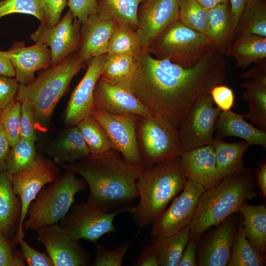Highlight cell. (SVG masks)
Instances as JSON below:
<instances>
[{
  "label": "cell",
  "instance_id": "603a6c76",
  "mask_svg": "<svg viewBox=\"0 0 266 266\" xmlns=\"http://www.w3.org/2000/svg\"><path fill=\"white\" fill-rule=\"evenodd\" d=\"M244 117V115L231 110L221 111L216 121L214 138L237 137L249 146L260 145L266 150V131L256 128L247 122Z\"/></svg>",
  "mask_w": 266,
  "mask_h": 266
},
{
  "label": "cell",
  "instance_id": "5bb4252c",
  "mask_svg": "<svg viewBox=\"0 0 266 266\" xmlns=\"http://www.w3.org/2000/svg\"><path fill=\"white\" fill-rule=\"evenodd\" d=\"M92 115L104 129L112 149L121 153L125 162L144 166L136 138L138 115H113L93 110Z\"/></svg>",
  "mask_w": 266,
  "mask_h": 266
},
{
  "label": "cell",
  "instance_id": "836d02e7",
  "mask_svg": "<svg viewBox=\"0 0 266 266\" xmlns=\"http://www.w3.org/2000/svg\"><path fill=\"white\" fill-rule=\"evenodd\" d=\"M266 37V4L264 0H249L239 18L235 32Z\"/></svg>",
  "mask_w": 266,
  "mask_h": 266
},
{
  "label": "cell",
  "instance_id": "7a4b0ae2",
  "mask_svg": "<svg viewBox=\"0 0 266 266\" xmlns=\"http://www.w3.org/2000/svg\"><path fill=\"white\" fill-rule=\"evenodd\" d=\"M115 151L58 165L80 175L89 186L87 202L105 212L124 208L138 197L136 181L145 168L125 162Z\"/></svg>",
  "mask_w": 266,
  "mask_h": 266
},
{
  "label": "cell",
  "instance_id": "74e56055",
  "mask_svg": "<svg viewBox=\"0 0 266 266\" xmlns=\"http://www.w3.org/2000/svg\"><path fill=\"white\" fill-rule=\"evenodd\" d=\"M38 154L34 142L20 138L11 146L6 163V171L16 174L32 167L36 163Z\"/></svg>",
  "mask_w": 266,
  "mask_h": 266
},
{
  "label": "cell",
  "instance_id": "ffe728a7",
  "mask_svg": "<svg viewBox=\"0 0 266 266\" xmlns=\"http://www.w3.org/2000/svg\"><path fill=\"white\" fill-rule=\"evenodd\" d=\"M22 43H14L4 53L12 64L17 81L20 84H29L36 78V71L51 66V52L44 44L35 43L25 46Z\"/></svg>",
  "mask_w": 266,
  "mask_h": 266
},
{
  "label": "cell",
  "instance_id": "7dc6e473",
  "mask_svg": "<svg viewBox=\"0 0 266 266\" xmlns=\"http://www.w3.org/2000/svg\"><path fill=\"white\" fill-rule=\"evenodd\" d=\"M43 11L45 23L49 26L57 24L67 5V0H39Z\"/></svg>",
  "mask_w": 266,
  "mask_h": 266
},
{
  "label": "cell",
  "instance_id": "8992f818",
  "mask_svg": "<svg viewBox=\"0 0 266 266\" xmlns=\"http://www.w3.org/2000/svg\"><path fill=\"white\" fill-rule=\"evenodd\" d=\"M87 185L85 181L77 178L73 171L66 170L60 175L51 185L43 187L30 204L24 229L37 231L59 223L70 209L75 195L85 190Z\"/></svg>",
  "mask_w": 266,
  "mask_h": 266
},
{
  "label": "cell",
  "instance_id": "d6986e66",
  "mask_svg": "<svg viewBox=\"0 0 266 266\" xmlns=\"http://www.w3.org/2000/svg\"><path fill=\"white\" fill-rule=\"evenodd\" d=\"M231 216L216 226L198 248L197 247V266H227L236 232L234 221Z\"/></svg>",
  "mask_w": 266,
  "mask_h": 266
},
{
  "label": "cell",
  "instance_id": "f35d334b",
  "mask_svg": "<svg viewBox=\"0 0 266 266\" xmlns=\"http://www.w3.org/2000/svg\"><path fill=\"white\" fill-rule=\"evenodd\" d=\"M208 9L196 0H179L178 20L189 28L206 35Z\"/></svg>",
  "mask_w": 266,
  "mask_h": 266
},
{
  "label": "cell",
  "instance_id": "6f0895ef",
  "mask_svg": "<svg viewBox=\"0 0 266 266\" xmlns=\"http://www.w3.org/2000/svg\"><path fill=\"white\" fill-rule=\"evenodd\" d=\"M248 0H229L231 3V10L234 18L236 28L241 14Z\"/></svg>",
  "mask_w": 266,
  "mask_h": 266
},
{
  "label": "cell",
  "instance_id": "ac0fdd59",
  "mask_svg": "<svg viewBox=\"0 0 266 266\" xmlns=\"http://www.w3.org/2000/svg\"><path fill=\"white\" fill-rule=\"evenodd\" d=\"M94 110L113 115L153 114L130 88L111 84L100 77L94 92Z\"/></svg>",
  "mask_w": 266,
  "mask_h": 266
},
{
  "label": "cell",
  "instance_id": "e0dca14e",
  "mask_svg": "<svg viewBox=\"0 0 266 266\" xmlns=\"http://www.w3.org/2000/svg\"><path fill=\"white\" fill-rule=\"evenodd\" d=\"M106 56L104 53L88 62L86 72L72 92L66 108L64 118L68 126H75L92 115L94 90Z\"/></svg>",
  "mask_w": 266,
  "mask_h": 266
},
{
  "label": "cell",
  "instance_id": "680465c9",
  "mask_svg": "<svg viewBox=\"0 0 266 266\" xmlns=\"http://www.w3.org/2000/svg\"><path fill=\"white\" fill-rule=\"evenodd\" d=\"M201 5L207 9L214 7L217 3L215 0H196Z\"/></svg>",
  "mask_w": 266,
  "mask_h": 266
},
{
  "label": "cell",
  "instance_id": "30bf717a",
  "mask_svg": "<svg viewBox=\"0 0 266 266\" xmlns=\"http://www.w3.org/2000/svg\"><path fill=\"white\" fill-rule=\"evenodd\" d=\"M221 112L214 106L209 92L198 98L178 129L180 141L185 151L213 144L216 123Z\"/></svg>",
  "mask_w": 266,
  "mask_h": 266
},
{
  "label": "cell",
  "instance_id": "bcb514c9",
  "mask_svg": "<svg viewBox=\"0 0 266 266\" xmlns=\"http://www.w3.org/2000/svg\"><path fill=\"white\" fill-rule=\"evenodd\" d=\"M20 250L29 266H54V264L46 252H39L29 245L24 238L18 243Z\"/></svg>",
  "mask_w": 266,
  "mask_h": 266
},
{
  "label": "cell",
  "instance_id": "ee69618b",
  "mask_svg": "<svg viewBox=\"0 0 266 266\" xmlns=\"http://www.w3.org/2000/svg\"><path fill=\"white\" fill-rule=\"evenodd\" d=\"M37 124L33 108L27 100L21 102L20 138L35 142L37 140L35 125Z\"/></svg>",
  "mask_w": 266,
  "mask_h": 266
},
{
  "label": "cell",
  "instance_id": "9c48e42d",
  "mask_svg": "<svg viewBox=\"0 0 266 266\" xmlns=\"http://www.w3.org/2000/svg\"><path fill=\"white\" fill-rule=\"evenodd\" d=\"M134 210V206H127L105 212L87 201L72 205L59 225L74 240L82 239L96 244L104 234L116 231L113 222L116 215L126 211L133 213Z\"/></svg>",
  "mask_w": 266,
  "mask_h": 266
},
{
  "label": "cell",
  "instance_id": "b9f144b4",
  "mask_svg": "<svg viewBox=\"0 0 266 266\" xmlns=\"http://www.w3.org/2000/svg\"><path fill=\"white\" fill-rule=\"evenodd\" d=\"M133 240L124 243L113 250L97 245L92 265L94 266H121L129 246Z\"/></svg>",
  "mask_w": 266,
  "mask_h": 266
},
{
  "label": "cell",
  "instance_id": "277c9868",
  "mask_svg": "<svg viewBox=\"0 0 266 266\" xmlns=\"http://www.w3.org/2000/svg\"><path fill=\"white\" fill-rule=\"evenodd\" d=\"M187 179L180 158L145 167L136 181L139 200L133 214L137 226L151 224L183 190Z\"/></svg>",
  "mask_w": 266,
  "mask_h": 266
},
{
  "label": "cell",
  "instance_id": "db71d44e",
  "mask_svg": "<svg viewBox=\"0 0 266 266\" xmlns=\"http://www.w3.org/2000/svg\"><path fill=\"white\" fill-rule=\"evenodd\" d=\"M10 147L7 136L0 123V173L6 171V160Z\"/></svg>",
  "mask_w": 266,
  "mask_h": 266
},
{
  "label": "cell",
  "instance_id": "91938a15",
  "mask_svg": "<svg viewBox=\"0 0 266 266\" xmlns=\"http://www.w3.org/2000/svg\"><path fill=\"white\" fill-rule=\"evenodd\" d=\"M217 3H228L229 0H215Z\"/></svg>",
  "mask_w": 266,
  "mask_h": 266
},
{
  "label": "cell",
  "instance_id": "4fadbf2b",
  "mask_svg": "<svg viewBox=\"0 0 266 266\" xmlns=\"http://www.w3.org/2000/svg\"><path fill=\"white\" fill-rule=\"evenodd\" d=\"M82 23L68 10L54 25L40 24L31 35L35 43L50 47L51 66L58 64L71 54L77 52L80 43Z\"/></svg>",
  "mask_w": 266,
  "mask_h": 266
},
{
  "label": "cell",
  "instance_id": "484cf974",
  "mask_svg": "<svg viewBox=\"0 0 266 266\" xmlns=\"http://www.w3.org/2000/svg\"><path fill=\"white\" fill-rule=\"evenodd\" d=\"M208 14L206 35L216 49L228 55L236 29L231 7L228 3H218L208 10Z\"/></svg>",
  "mask_w": 266,
  "mask_h": 266
},
{
  "label": "cell",
  "instance_id": "d4e9b609",
  "mask_svg": "<svg viewBox=\"0 0 266 266\" xmlns=\"http://www.w3.org/2000/svg\"><path fill=\"white\" fill-rule=\"evenodd\" d=\"M21 201L12 188V175L6 171L0 173V233L11 239L19 226Z\"/></svg>",
  "mask_w": 266,
  "mask_h": 266
},
{
  "label": "cell",
  "instance_id": "f546056e",
  "mask_svg": "<svg viewBox=\"0 0 266 266\" xmlns=\"http://www.w3.org/2000/svg\"><path fill=\"white\" fill-rule=\"evenodd\" d=\"M218 169L223 177L242 170L243 158L249 144L244 140L228 143L214 138L213 142Z\"/></svg>",
  "mask_w": 266,
  "mask_h": 266
},
{
  "label": "cell",
  "instance_id": "2e32d148",
  "mask_svg": "<svg viewBox=\"0 0 266 266\" xmlns=\"http://www.w3.org/2000/svg\"><path fill=\"white\" fill-rule=\"evenodd\" d=\"M179 0H145L137 11L136 31L146 51L166 28L178 20Z\"/></svg>",
  "mask_w": 266,
  "mask_h": 266
},
{
  "label": "cell",
  "instance_id": "8d00e7d4",
  "mask_svg": "<svg viewBox=\"0 0 266 266\" xmlns=\"http://www.w3.org/2000/svg\"><path fill=\"white\" fill-rule=\"evenodd\" d=\"M76 126L86 141L91 155H102L114 150L104 129L92 115Z\"/></svg>",
  "mask_w": 266,
  "mask_h": 266
},
{
  "label": "cell",
  "instance_id": "3957f363",
  "mask_svg": "<svg viewBox=\"0 0 266 266\" xmlns=\"http://www.w3.org/2000/svg\"><path fill=\"white\" fill-rule=\"evenodd\" d=\"M254 177L249 168L223 178L218 185L200 196L189 225L190 239L198 242L208 229L216 226L239 211L246 200L257 197Z\"/></svg>",
  "mask_w": 266,
  "mask_h": 266
},
{
  "label": "cell",
  "instance_id": "7402d4cb",
  "mask_svg": "<svg viewBox=\"0 0 266 266\" xmlns=\"http://www.w3.org/2000/svg\"><path fill=\"white\" fill-rule=\"evenodd\" d=\"M117 23L113 20L102 19L97 14L82 23L77 53L86 65L94 57L107 53L108 42Z\"/></svg>",
  "mask_w": 266,
  "mask_h": 266
},
{
  "label": "cell",
  "instance_id": "83f0119b",
  "mask_svg": "<svg viewBox=\"0 0 266 266\" xmlns=\"http://www.w3.org/2000/svg\"><path fill=\"white\" fill-rule=\"evenodd\" d=\"M228 55L233 57L236 67L244 68L266 58V37L240 34L232 43Z\"/></svg>",
  "mask_w": 266,
  "mask_h": 266
},
{
  "label": "cell",
  "instance_id": "9f6ffc18",
  "mask_svg": "<svg viewBox=\"0 0 266 266\" xmlns=\"http://www.w3.org/2000/svg\"><path fill=\"white\" fill-rule=\"evenodd\" d=\"M0 76L15 77L12 64L4 51H0Z\"/></svg>",
  "mask_w": 266,
  "mask_h": 266
},
{
  "label": "cell",
  "instance_id": "681fc988",
  "mask_svg": "<svg viewBox=\"0 0 266 266\" xmlns=\"http://www.w3.org/2000/svg\"><path fill=\"white\" fill-rule=\"evenodd\" d=\"M19 85L15 77L0 76V112L16 100Z\"/></svg>",
  "mask_w": 266,
  "mask_h": 266
},
{
  "label": "cell",
  "instance_id": "8fae6325",
  "mask_svg": "<svg viewBox=\"0 0 266 266\" xmlns=\"http://www.w3.org/2000/svg\"><path fill=\"white\" fill-rule=\"evenodd\" d=\"M56 163L40 154L36 163L30 168L12 175V188L21 200L22 211L18 231L13 239L15 244L25 236L23 223L31 202L41 189L48 183L54 182L60 175Z\"/></svg>",
  "mask_w": 266,
  "mask_h": 266
},
{
  "label": "cell",
  "instance_id": "7c38bea8",
  "mask_svg": "<svg viewBox=\"0 0 266 266\" xmlns=\"http://www.w3.org/2000/svg\"><path fill=\"white\" fill-rule=\"evenodd\" d=\"M181 193L173 199L170 206L151 223L153 237L161 238L176 233L189 226L204 188L188 179Z\"/></svg>",
  "mask_w": 266,
  "mask_h": 266
},
{
  "label": "cell",
  "instance_id": "52a82bcc",
  "mask_svg": "<svg viewBox=\"0 0 266 266\" xmlns=\"http://www.w3.org/2000/svg\"><path fill=\"white\" fill-rule=\"evenodd\" d=\"M213 48L205 34L195 31L177 20L151 43L146 52L158 60H167L189 67L195 65Z\"/></svg>",
  "mask_w": 266,
  "mask_h": 266
},
{
  "label": "cell",
  "instance_id": "4316f807",
  "mask_svg": "<svg viewBox=\"0 0 266 266\" xmlns=\"http://www.w3.org/2000/svg\"><path fill=\"white\" fill-rule=\"evenodd\" d=\"M238 212L241 213L243 233L252 246L262 255L266 252V208L243 202Z\"/></svg>",
  "mask_w": 266,
  "mask_h": 266
},
{
  "label": "cell",
  "instance_id": "d6a6232c",
  "mask_svg": "<svg viewBox=\"0 0 266 266\" xmlns=\"http://www.w3.org/2000/svg\"><path fill=\"white\" fill-rule=\"evenodd\" d=\"M241 86L245 89L242 98L249 106L244 117L266 131V82L249 80Z\"/></svg>",
  "mask_w": 266,
  "mask_h": 266
},
{
  "label": "cell",
  "instance_id": "9a60e30c",
  "mask_svg": "<svg viewBox=\"0 0 266 266\" xmlns=\"http://www.w3.org/2000/svg\"><path fill=\"white\" fill-rule=\"evenodd\" d=\"M37 232V240L44 246L54 266H87L89 253L72 239L59 224L43 227Z\"/></svg>",
  "mask_w": 266,
  "mask_h": 266
},
{
  "label": "cell",
  "instance_id": "cb8c5ba5",
  "mask_svg": "<svg viewBox=\"0 0 266 266\" xmlns=\"http://www.w3.org/2000/svg\"><path fill=\"white\" fill-rule=\"evenodd\" d=\"M47 152L58 165L72 163L90 155L86 141L76 125L63 130L51 143Z\"/></svg>",
  "mask_w": 266,
  "mask_h": 266
},
{
  "label": "cell",
  "instance_id": "44dd1931",
  "mask_svg": "<svg viewBox=\"0 0 266 266\" xmlns=\"http://www.w3.org/2000/svg\"><path fill=\"white\" fill-rule=\"evenodd\" d=\"M180 162L187 178L205 190L218 185L223 179L217 168L213 144L185 151Z\"/></svg>",
  "mask_w": 266,
  "mask_h": 266
},
{
  "label": "cell",
  "instance_id": "ab89813d",
  "mask_svg": "<svg viewBox=\"0 0 266 266\" xmlns=\"http://www.w3.org/2000/svg\"><path fill=\"white\" fill-rule=\"evenodd\" d=\"M21 108V102L15 100L0 112V123L10 146L20 138Z\"/></svg>",
  "mask_w": 266,
  "mask_h": 266
},
{
  "label": "cell",
  "instance_id": "7bdbcfd3",
  "mask_svg": "<svg viewBox=\"0 0 266 266\" xmlns=\"http://www.w3.org/2000/svg\"><path fill=\"white\" fill-rule=\"evenodd\" d=\"M13 240L0 233V266H25L27 265L21 250L15 248Z\"/></svg>",
  "mask_w": 266,
  "mask_h": 266
},
{
  "label": "cell",
  "instance_id": "11a10c76",
  "mask_svg": "<svg viewBox=\"0 0 266 266\" xmlns=\"http://www.w3.org/2000/svg\"><path fill=\"white\" fill-rule=\"evenodd\" d=\"M256 181L263 198L266 197V162L263 161L256 172Z\"/></svg>",
  "mask_w": 266,
  "mask_h": 266
},
{
  "label": "cell",
  "instance_id": "6da1fadb",
  "mask_svg": "<svg viewBox=\"0 0 266 266\" xmlns=\"http://www.w3.org/2000/svg\"><path fill=\"white\" fill-rule=\"evenodd\" d=\"M223 55L214 47L194 66L184 67L143 52L136 56L137 66L130 88L152 114L178 129L200 95L224 83Z\"/></svg>",
  "mask_w": 266,
  "mask_h": 266
},
{
  "label": "cell",
  "instance_id": "4dcf8cb0",
  "mask_svg": "<svg viewBox=\"0 0 266 266\" xmlns=\"http://www.w3.org/2000/svg\"><path fill=\"white\" fill-rule=\"evenodd\" d=\"M145 0H97V14L105 20H115L136 31L137 11Z\"/></svg>",
  "mask_w": 266,
  "mask_h": 266
},
{
  "label": "cell",
  "instance_id": "816d5d0a",
  "mask_svg": "<svg viewBox=\"0 0 266 266\" xmlns=\"http://www.w3.org/2000/svg\"><path fill=\"white\" fill-rule=\"evenodd\" d=\"M197 242L190 239L177 266H196Z\"/></svg>",
  "mask_w": 266,
  "mask_h": 266
},
{
  "label": "cell",
  "instance_id": "f5cc1de1",
  "mask_svg": "<svg viewBox=\"0 0 266 266\" xmlns=\"http://www.w3.org/2000/svg\"><path fill=\"white\" fill-rule=\"evenodd\" d=\"M256 64L253 68L242 73L241 78L266 82V59Z\"/></svg>",
  "mask_w": 266,
  "mask_h": 266
},
{
  "label": "cell",
  "instance_id": "d590c367",
  "mask_svg": "<svg viewBox=\"0 0 266 266\" xmlns=\"http://www.w3.org/2000/svg\"><path fill=\"white\" fill-rule=\"evenodd\" d=\"M144 48L136 31L117 23L108 42L107 54L137 56Z\"/></svg>",
  "mask_w": 266,
  "mask_h": 266
},
{
  "label": "cell",
  "instance_id": "1f68e13d",
  "mask_svg": "<svg viewBox=\"0 0 266 266\" xmlns=\"http://www.w3.org/2000/svg\"><path fill=\"white\" fill-rule=\"evenodd\" d=\"M188 226L180 232L163 237H153L151 244L158 256L160 266H177L190 238Z\"/></svg>",
  "mask_w": 266,
  "mask_h": 266
},
{
  "label": "cell",
  "instance_id": "e575fe53",
  "mask_svg": "<svg viewBox=\"0 0 266 266\" xmlns=\"http://www.w3.org/2000/svg\"><path fill=\"white\" fill-rule=\"evenodd\" d=\"M265 256L249 243L243 231L242 218L234 235L228 266H263Z\"/></svg>",
  "mask_w": 266,
  "mask_h": 266
},
{
  "label": "cell",
  "instance_id": "ba28073f",
  "mask_svg": "<svg viewBox=\"0 0 266 266\" xmlns=\"http://www.w3.org/2000/svg\"><path fill=\"white\" fill-rule=\"evenodd\" d=\"M135 133L145 167L180 158L185 151L180 141L178 129L158 116L138 115Z\"/></svg>",
  "mask_w": 266,
  "mask_h": 266
},
{
  "label": "cell",
  "instance_id": "f1b7e54d",
  "mask_svg": "<svg viewBox=\"0 0 266 266\" xmlns=\"http://www.w3.org/2000/svg\"><path fill=\"white\" fill-rule=\"evenodd\" d=\"M137 66L136 56L107 54L99 77L111 84L130 88Z\"/></svg>",
  "mask_w": 266,
  "mask_h": 266
},
{
  "label": "cell",
  "instance_id": "f907efd6",
  "mask_svg": "<svg viewBox=\"0 0 266 266\" xmlns=\"http://www.w3.org/2000/svg\"><path fill=\"white\" fill-rule=\"evenodd\" d=\"M133 266H160L158 256L151 244L144 249Z\"/></svg>",
  "mask_w": 266,
  "mask_h": 266
},
{
  "label": "cell",
  "instance_id": "c3c4849f",
  "mask_svg": "<svg viewBox=\"0 0 266 266\" xmlns=\"http://www.w3.org/2000/svg\"><path fill=\"white\" fill-rule=\"evenodd\" d=\"M67 5L74 18L81 23L97 12V0H67Z\"/></svg>",
  "mask_w": 266,
  "mask_h": 266
},
{
  "label": "cell",
  "instance_id": "f6af8a7d",
  "mask_svg": "<svg viewBox=\"0 0 266 266\" xmlns=\"http://www.w3.org/2000/svg\"><path fill=\"white\" fill-rule=\"evenodd\" d=\"M213 103L221 111L231 110L234 102V95L232 89L224 84L217 85L210 91Z\"/></svg>",
  "mask_w": 266,
  "mask_h": 266
},
{
  "label": "cell",
  "instance_id": "94428289",
  "mask_svg": "<svg viewBox=\"0 0 266 266\" xmlns=\"http://www.w3.org/2000/svg\"></svg>",
  "mask_w": 266,
  "mask_h": 266
},
{
  "label": "cell",
  "instance_id": "5b68a950",
  "mask_svg": "<svg viewBox=\"0 0 266 266\" xmlns=\"http://www.w3.org/2000/svg\"><path fill=\"white\" fill-rule=\"evenodd\" d=\"M85 65L77 52L73 53L58 64L44 69L31 83H19L16 100L30 102L37 123L45 126L72 79Z\"/></svg>",
  "mask_w": 266,
  "mask_h": 266
},
{
  "label": "cell",
  "instance_id": "60d3db41",
  "mask_svg": "<svg viewBox=\"0 0 266 266\" xmlns=\"http://www.w3.org/2000/svg\"><path fill=\"white\" fill-rule=\"evenodd\" d=\"M21 13L32 15L45 23V19L39 0H0V19L6 15Z\"/></svg>",
  "mask_w": 266,
  "mask_h": 266
}]
</instances>
